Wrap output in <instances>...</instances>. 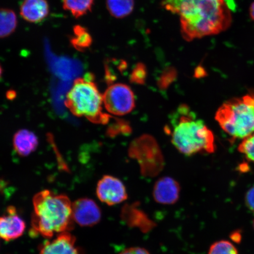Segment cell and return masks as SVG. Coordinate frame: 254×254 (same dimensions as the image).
<instances>
[{
  "mask_svg": "<svg viewBox=\"0 0 254 254\" xmlns=\"http://www.w3.org/2000/svg\"><path fill=\"white\" fill-rule=\"evenodd\" d=\"M162 5L179 16L181 32L187 41L221 33L233 21L225 0H163Z\"/></svg>",
  "mask_w": 254,
  "mask_h": 254,
  "instance_id": "1",
  "label": "cell"
},
{
  "mask_svg": "<svg viewBox=\"0 0 254 254\" xmlns=\"http://www.w3.org/2000/svg\"><path fill=\"white\" fill-rule=\"evenodd\" d=\"M72 216L79 226L91 227L99 223L102 212L94 200L82 198L72 203Z\"/></svg>",
  "mask_w": 254,
  "mask_h": 254,
  "instance_id": "9",
  "label": "cell"
},
{
  "mask_svg": "<svg viewBox=\"0 0 254 254\" xmlns=\"http://www.w3.org/2000/svg\"><path fill=\"white\" fill-rule=\"evenodd\" d=\"M2 75V68L1 65H0V79H1Z\"/></svg>",
  "mask_w": 254,
  "mask_h": 254,
  "instance_id": "30",
  "label": "cell"
},
{
  "mask_svg": "<svg viewBox=\"0 0 254 254\" xmlns=\"http://www.w3.org/2000/svg\"><path fill=\"white\" fill-rule=\"evenodd\" d=\"M26 224L14 206H9L0 217V238L5 241L17 239L23 236Z\"/></svg>",
  "mask_w": 254,
  "mask_h": 254,
  "instance_id": "10",
  "label": "cell"
},
{
  "mask_svg": "<svg viewBox=\"0 0 254 254\" xmlns=\"http://www.w3.org/2000/svg\"><path fill=\"white\" fill-rule=\"evenodd\" d=\"M20 15L31 23H39L47 17L50 5L47 0H24L20 7Z\"/></svg>",
  "mask_w": 254,
  "mask_h": 254,
  "instance_id": "14",
  "label": "cell"
},
{
  "mask_svg": "<svg viewBox=\"0 0 254 254\" xmlns=\"http://www.w3.org/2000/svg\"><path fill=\"white\" fill-rule=\"evenodd\" d=\"M31 217V236L52 238L74 228L72 204L67 196L43 190L34 195Z\"/></svg>",
  "mask_w": 254,
  "mask_h": 254,
  "instance_id": "2",
  "label": "cell"
},
{
  "mask_svg": "<svg viewBox=\"0 0 254 254\" xmlns=\"http://www.w3.org/2000/svg\"><path fill=\"white\" fill-rule=\"evenodd\" d=\"M71 46L79 52H84L91 46L93 39L87 28L76 25L73 28V34L69 39Z\"/></svg>",
  "mask_w": 254,
  "mask_h": 254,
  "instance_id": "17",
  "label": "cell"
},
{
  "mask_svg": "<svg viewBox=\"0 0 254 254\" xmlns=\"http://www.w3.org/2000/svg\"><path fill=\"white\" fill-rule=\"evenodd\" d=\"M180 184L170 177L161 178L155 183L152 195L155 201L163 205H173L179 201Z\"/></svg>",
  "mask_w": 254,
  "mask_h": 254,
  "instance_id": "13",
  "label": "cell"
},
{
  "mask_svg": "<svg viewBox=\"0 0 254 254\" xmlns=\"http://www.w3.org/2000/svg\"><path fill=\"white\" fill-rule=\"evenodd\" d=\"M106 6L109 13L116 18H123L131 14L134 10V0H106Z\"/></svg>",
  "mask_w": 254,
  "mask_h": 254,
  "instance_id": "18",
  "label": "cell"
},
{
  "mask_svg": "<svg viewBox=\"0 0 254 254\" xmlns=\"http://www.w3.org/2000/svg\"><path fill=\"white\" fill-rule=\"evenodd\" d=\"M96 193L100 201L109 206L119 204L128 198L125 184L117 178L108 175L98 182Z\"/></svg>",
  "mask_w": 254,
  "mask_h": 254,
  "instance_id": "8",
  "label": "cell"
},
{
  "mask_svg": "<svg viewBox=\"0 0 254 254\" xmlns=\"http://www.w3.org/2000/svg\"><path fill=\"white\" fill-rule=\"evenodd\" d=\"M103 97L105 109L114 116H125L134 109V93L126 84L111 85L104 92Z\"/></svg>",
  "mask_w": 254,
  "mask_h": 254,
  "instance_id": "7",
  "label": "cell"
},
{
  "mask_svg": "<svg viewBox=\"0 0 254 254\" xmlns=\"http://www.w3.org/2000/svg\"><path fill=\"white\" fill-rule=\"evenodd\" d=\"M208 254H238V252L230 241L221 240L212 244Z\"/></svg>",
  "mask_w": 254,
  "mask_h": 254,
  "instance_id": "20",
  "label": "cell"
},
{
  "mask_svg": "<svg viewBox=\"0 0 254 254\" xmlns=\"http://www.w3.org/2000/svg\"><path fill=\"white\" fill-rule=\"evenodd\" d=\"M147 75V71L146 66L144 64L139 63L132 69L131 74L130 75V81L134 84H144Z\"/></svg>",
  "mask_w": 254,
  "mask_h": 254,
  "instance_id": "22",
  "label": "cell"
},
{
  "mask_svg": "<svg viewBox=\"0 0 254 254\" xmlns=\"http://www.w3.org/2000/svg\"><path fill=\"white\" fill-rule=\"evenodd\" d=\"M170 123L167 132L175 147L182 154L190 156L198 152L215 151L213 133L187 105H180L171 117Z\"/></svg>",
  "mask_w": 254,
  "mask_h": 254,
  "instance_id": "3",
  "label": "cell"
},
{
  "mask_svg": "<svg viewBox=\"0 0 254 254\" xmlns=\"http://www.w3.org/2000/svg\"><path fill=\"white\" fill-rule=\"evenodd\" d=\"M7 183L5 181L0 179V191L1 190L5 189V187L7 186Z\"/></svg>",
  "mask_w": 254,
  "mask_h": 254,
  "instance_id": "29",
  "label": "cell"
},
{
  "mask_svg": "<svg viewBox=\"0 0 254 254\" xmlns=\"http://www.w3.org/2000/svg\"><path fill=\"white\" fill-rule=\"evenodd\" d=\"M119 254H150L147 250L141 247L129 248Z\"/></svg>",
  "mask_w": 254,
  "mask_h": 254,
  "instance_id": "26",
  "label": "cell"
},
{
  "mask_svg": "<svg viewBox=\"0 0 254 254\" xmlns=\"http://www.w3.org/2000/svg\"><path fill=\"white\" fill-rule=\"evenodd\" d=\"M238 151L254 164V132L243 139L238 147Z\"/></svg>",
  "mask_w": 254,
  "mask_h": 254,
  "instance_id": "21",
  "label": "cell"
},
{
  "mask_svg": "<svg viewBox=\"0 0 254 254\" xmlns=\"http://www.w3.org/2000/svg\"><path fill=\"white\" fill-rule=\"evenodd\" d=\"M94 0H63V6L75 18H79L91 11Z\"/></svg>",
  "mask_w": 254,
  "mask_h": 254,
  "instance_id": "19",
  "label": "cell"
},
{
  "mask_svg": "<svg viewBox=\"0 0 254 254\" xmlns=\"http://www.w3.org/2000/svg\"><path fill=\"white\" fill-rule=\"evenodd\" d=\"M92 77L75 79L66 95L65 106L76 117H85L94 124L107 125L113 117L103 112V95Z\"/></svg>",
  "mask_w": 254,
  "mask_h": 254,
  "instance_id": "4",
  "label": "cell"
},
{
  "mask_svg": "<svg viewBox=\"0 0 254 254\" xmlns=\"http://www.w3.org/2000/svg\"><path fill=\"white\" fill-rule=\"evenodd\" d=\"M131 129L125 121L116 119V122L108 129V134L111 136L121 134H128L131 132Z\"/></svg>",
  "mask_w": 254,
  "mask_h": 254,
  "instance_id": "24",
  "label": "cell"
},
{
  "mask_svg": "<svg viewBox=\"0 0 254 254\" xmlns=\"http://www.w3.org/2000/svg\"><path fill=\"white\" fill-rule=\"evenodd\" d=\"M39 145V139L33 132L23 129L15 133L13 138V147L17 153L22 157L28 156Z\"/></svg>",
  "mask_w": 254,
  "mask_h": 254,
  "instance_id": "15",
  "label": "cell"
},
{
  "mask_svg": "<svg viewBox=\"0 0 254 254\" xmlns=\"http://www.w3.org/2000/svg\"><path fill=\"white\" fill-rule=\"evenodd\" d=\"M221 128L233 139H244L254 132V94L232 98L215 114Z\"/></svg>",
  "mask_w": 254,
  "mask_h": 254,
  "instance_id": "5",
  "label": "cell"
},
{
  "mask_svg": "<svg viewBox=\"0 0 254 254\" xmlns=\"http://www.w3.org/2000/svg\"><path fill=\"white\" fill-rule=\"evenodd\" d=\"M40 254H83L76 246V238L69 231L57 235L55 239L47 240L39 246Z\"/></svg>",
  "mask_w": 254,
  "mask_h": 254,
  "instance_id": "11",
  "label": "cell"
},
{
  "mask_svg": "<svg viewBox=\"0 0 254 254\" xmlns=\"http://www.w3.org/2000/svg\"><path fill=\"white\" fill-rule=\"evenodd\" d=\"M253 227H254V220L253 221Z\"/></svg>",
  "mask_w": 254,
  "mask_h": 254,
  "instance_id": "31",
  "label": "cell"
},
{
  "mask_svg": "<svg viewBox=\"0 0 254 254\" xmlns=\"http://www.w3.org/2000/svg\"><path fill=\"white\" fill-rule=\"evenodd\" d=\"M139 206V203L136 202L125 204L121 212V218L127 226L137 228L142 233H148L156 224Z\"/></svg>",
  "mask_w": 254,
  "mask_h": 254,
  "instance_id": "12",
  "label": "cell"
},
{
  "mask_svg": "<svg viewBox=\"0 0 254 254\" xmlns=\"http://www.w3.org/2000/svg\"><path fill=\"white\" fill-rule=\"evenodd\" d=\"M177 71L173 67H168L165 69L158 81V86L161 89H167L177 77Z\"/></svg>",
  "mask_w": 254,
  "mask_h": 254,
  "instance_id": "23",
  "label": "cell"
},
{
  "mask_svg": "<svg viewBox=\"0 0 254 254\" xmlns=\"http://www.w3.org/2000/svg\"><path fill=\"white\" fill-rule=\"evenodd\" d=\"M230 238L235 243H240L242 238V235L240 231H236L231 234Z\"/></svg>",
  "mask_w": 254,
  "mask_h": 254,
  "instance_id": "27",
  "label": "cell"
},
{
  "mask_svg": "<svg viewBox=\"0 0 254 254\" xmlns=\"http://www.w3.org/2000/svg\"><path fill=\"white\" fill-rule=\"evenodd\" d=\"M18 20L15 12L11 9L0 8V39H4L14 33Z\"/></svg>",
  "mask_w": 254,
  "mask_h": 254,
  "instance_id": "16",
  "label": "cell"
},
{
  "mask_svg": "<svg viewBox=\"0 0 254 254\" xmlns=\"http://www.w3.org/2000/svg\"><path fill=\"white\" fill-rule=\"evenodd\" d=\"M250 15L251 18L254 21V1L250 5Z\"/></svg>",
  "mask_w": 254,
  "mask_h": 254,
  "instance_id": "28",
  "label": "cell"
},
{
  "mask_svg": "<svg viewBox=\"0 0 254 254\" xmlns=\"http://www.w3.org/2000/svg\"><path fill=\"white\" fill-rule=\"evenodd\" d=\"M128 155L137 161L143 176L156 177L163 170V155L153 136L144 134L135 139L129 145Z\"/></svg>",
  "mask_w": 254,
  "mask_h": 254,
  "instance_id": "6",
  "label": "cell"
},
{
  "mask_svg": "<svg viewBox=\"0 0 254 254\" xmlns=\"http://www.w3.org/2000/svg\"><path fill=\"white\" fill-rule=\"evenodd\" d=\"M245 202L248 208L254 214V186L248 190L245 196Z\"/></svg>",
  "mask_w": 254,
  "mask_h": 254,
  "instance_id": "25",
  "label": "cell"
}]
</instances>
